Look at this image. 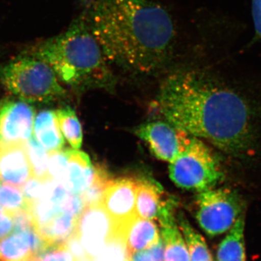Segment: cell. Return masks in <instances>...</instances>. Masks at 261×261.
<instances>
[{"mask_svg":"<svg viewBox=\"0 0 261 261\" xmlns=\"http://www.w3.org/2000/svg\"><path fill=\"white\" fill-rule=\"evenodd\" d=\"M158 108L173 126L233 157H245L252 149L246 101L202 70L185 68L168 75L160 88Z\"/></svg>","mask_w":261,"mask_h":261,"instance_id":"1","label":"cell"},{"mask_svg":"<svg viewBox=\"0 0 261 261\" xmlns=\"http://www.w3.org/2000/svg\"><path fill=\"white\" fill-rule=\"evenodd\" d=\"M109 63L152 74L172 61L177 29L167 10L152 0H93L86 15Z\"/></svg>","mask_w":261,"mask_h":261,"instance_id":"2","label":"cell"},{"mask_svg":"<svg viewBox=\"0 0 261 261\" xmlns=\"http://www.w3.org/2000/svg\"><path fill=\"white\" fill-rule=\"evenodd\" d=\"M34 56L47 63L70 85L99 88L113 83L109 62L86 17L76 19L61 35L41 44Z\"/></svg>","mask_w":261,"mask_h":261,"instance_id":"3","label":"cell"},{"mask_svg":"<svg viewBox=\"0 0 261 261\" xmlns=\"http://www.w3.org/2000/svg\"><path fill=\"white\" fill-rule=\"evenodd\" d=\"M1 80L8 90L27 102H53L65 93L53 68L36 57L10 62L2 70Z\"/></svg>","mask_w":261,"mask_h":261,"instance_id":"4","label":"cell"},{"mask_svg":"<svg viewBox=\"0 0 261 261\" xmlns=\"http://www.w3.org/2000/svg\"><path fill=\"white\" fill-rule=\"evenodd\" d=\"M169 175L176 186L199 192L215 187L223 178L214 153L195 137L187 150L171 163Z\"/></svg>","mask_w":261,"mask_h":261,"instance_id":"5","label":"cell"},{"mask_svg":"<svg viewBox=\"0 0 261 261\" xmlns=\"http://www.w3.org/2000/svg\"><path fill=\"white\" fill-rule=\"evenodd\" d=\"M197 197L196 219L209 236L229 231L239 219L245 217L243 198L231 189L213 187L199 192Z\"/></svg>","mask_w":261,"mask_h":261,"instance_id":"6","label":"cell"},{"mask_svg":"<svg viewBox=\"0 0 261 261\" xmlns=\"http://www.w3.org/2000/svg\"><path fill=\"white\" fill-rule=\"evenodd\" d=\"M136 134L141 140L145 141L158 159L169 163L187 150L193 138L168 121L145 123L139 127Z\"/></svg>","mask_w":261,"mask_h":261,"instance_id":"7","label":"cell"},{"mask_svg":"<svg viewBox=\"0 0 261 261\" xmlns=\"http://www.w3.org/2000/svg\"><path fill=\"white\" fill-rule=\"evenodd\" d=\"M112 219L102 204L85 206L77 221L75 233L89 256L94 259L115 235Z\"/></svg>","mask_w":261,"mask_h":261,"instance_id":"8","label":"cell"},{"mask_svg":"<svg viewBox=\"0 0 261 261\" xmlns=\"http://www.w3.org/2000/svg\"><path fill=\"white\" fill-rule=\"evenodd\" d=\"M137 181L133 178L111 179L103 195L101 204L112 219L118 238H121L122 231L137 216Z\"/></svg>","mask_w":261,"mask_h":261,"instance_id":"9","label":"cell"},{"mask_svg":"<svg viewBox=\"0 0 261 261\" xmlns=\"http://www.w3.org/2000/svg\"><path fill=\"white\" fill-rule=\"evenodd\" d=\"M34 110L24 102H9L0 108V145L25 144L32 137Z\"/></svg>","mask_w":261,"mask_h":261,"instance_id":"10","label":"cell"},{"mask_svg":"<svg viewBox=\"0 0 261 261\" xmlns=\"http://www.w3.org/2000/svg\"><path fill=\"white\" fill-rule=\"evenodd\" d=\"M47 247L36 227L13 232L0 240V261H31Z\"/></svg>","mask_w":261,"mask_h":261,"instance_id":"11","label":"cell"},{"mask_svg":"<svg viewBox=\"0 0 261 261\" xmlns=\"http://www.w3.org/2000/svg\"><path fill=\"white\" fill-rule=\"evenodd\" d=\"M32 177L25 145H0V181L21 189Z\"/></svg>","mask_w":261,"mask_h":261,"instance_id":"12","label":"cell"},{"mask_svg":"<svg viewBox=\"0 0 261 261\" xmlns=\"http://www.w3.org/2000/svg\"><path fill=\"white\" fill-rule=\"evenodd\" d=\"M121 238L130 255L150 248L159 241L161 237L159 226L154 221L136 216L122 231Z\"/></svg>","mask_w":261,"mask_h":261,"instance_id":"13","label":"cell"},{"mask_svg":"<svg viewBox=\"0 0 261 261\" xmlns=\"http://www.w3.org/2000/svg\"><path fill=\"white\" fill-rule=\"evenodd\" d=\"M68 152V171L63 183L70 193L81 195L93 181L95 168L85 152L74 149Z\"/></svg>","mask_w":261,"mask_h":261,"instance_id":"14","label":"cell"},{"mask_svg":"<svg viewBox=\"0 0 261 261\" xmlns=\"http://www.w3.org/2000/svg\"><path fill=\"white\" fill-rule=\"evenodd\" d=\"M168 199L163 198L162 188L147 180L137 181L136 214L142 219L157 220Z\"/></svg>","mask_w":261,"mask_h":261,"instance_id":"15","label":"cell"},{"mask_svg":"<svg viewBox=\"0 0 261 261\" xmlns=\"http://www.w3.org/2000/svg\"><path fill=\"white\" fill-rule=\"evenodd\" d=\"M34 137L48 152L63 149L64 137L60 129L56 112L44 111L38 114L34 124Z\"/></svg>","mask_w":261,"mask_h":261,"instance_id":"16","label":"cell"},{"mask_svg":"<svg viewBox=\"0 0 261 261\" xmlns=\"http://www.w3.org/2000/svg\"><path fill=\"white\" fill-rule=\"evenodd\" d=\"M164 245L165 261H191L175 216L159 222Z\"/></svg>","mask_w":261,"mask_h":261,"instance_id":"17","label":"cell"},{"mask_svg":"<svg viewBox=\"0 0 261 261\" xmlns=\"http://www.w3.org/2000/svg\"><path fill=\"white\" fill-rule=\"evenodd\" d=\"M79 217L60 213L48 224L38 228L37 231L47 247L53 245H65L75 233Z\"/></svg>","mask_w":261,"mask_h":261,"instance_id":"18","label":"cell"},{"mask_svg":"<svg viewBox=\"0 0 261 261\" xmlns=\"http://www.w3.org/2000/svg\"><path fill=\"white\" fill-rule=\"evenodd\" d=\"M245 217L241 218L229 230L218 249L216 261H246L244 240Z\"/></svg>","mask_w":261,"mask_h":261,"instance_id":"19","label":"cell"},{"mask_svg":"<svg viewBox=\"0 0 261 261\" xmlns=\"http://www.w3.org/2000/svg\"><path fill=\"white\" fill-rule=\"evenodd\" d=\"M178 228L186 240L191 261H214L205 240L192 227L184 214L177 216Z\"/></svg>","mask_w":261,"mask_h":261,"instance_id":"20","label":"cell"},{"mask_svg":"<svg viewBox=\"0 0 261 261\" xmlns=\"http://www.w3.org/2000/svg\"><path fill=\"white\" fill-rule=\"evenodd\" d=\"M56 113L62 135L72 148L80 149L83 140V134L74 111L68 107L58 110Z\"/></svg>","mask_w":261,"mask_h":261,"instance_id":"21","label":"cell"},{"mask_svg":"<svg viewBox=\"0 0 261 261\" xmlns=\"http://www.w3.org/2000/svg\"><path fill=\"white\" fill-rule=\"evenodd\" d=\"M24 145L28 154L33 176L44 181L49 179L48 176L49 152L33 137Z\"/></svg>","mask_w":261,"mask_h":261,"instance_id":"22","label":"cell"},{"mask_svg":"<svg viewBox=\"0 0 261 261\" xmlns=\"http://www.w3.org/2000/svg\"><path fill=\"white\" fill-rule=\"evenodd\" d=\"M111 178L102 168H95V174L92 184L82 192L80 196L84 205L88 206L101 203V201Z\"/></svg>","mask_w":261,"mask_h":261,"instance_id":"23","label":"cell"},{"mask_svg":"<svg viewBox=\"0 0 261 261\" xmlns=\"http://www.w3.org/2000/svg\"><path fill=\"white\" fill-rule=\"evenodd\" d=\"M0 205L10 214L20 210H28L21 189L8 184L0 185Z\"/></svg>","mask_w":261,"mask_h":261,"instance_id":"24","label":"cell"},{"mask_svg":"<svg viewBox=\"0 0 261 261\" xmlns=\"http://www.w3.org/2000/svg\"><path fill=\"white\" fill-rule=\"evenodd\" d=\"M69 149H61L49 152L48 161V176L49 179L55 181H64L68 161H69Z\"/></svg>","mask_w":261,"mask_h":261,"instance_id":"25","label":"cell"},{"mask_svg":"<svg viewBox=\"0 0 261 261\" xmlns=\"http://www.w3.org/2000/svg\"><path fill=\"white\" fill-rule=\"evenodd\" d=\"M126 245L122 239L115 237L106 245L94 261H128Z\"/></svg>","mask_w":261,"mask_h":261,"instance_id":"26","label":"cell"},{"mask_svg":"<svg viewBox=\"0 0 261 261\" xmlns=\"http://www.w3.org/2000/svg\"><path fill=\"white\" fill-rule=\"evenodd\" d=\"M48 180L44 181L39 178L32 177L21 187L28 207L45 198L47 193Z\"/></svg>","mask_w":261,"mask_h":261,"instance_id":"27","label":"cell"},{"mask_svg":"<svg viewBox=\"0 0 261 261\" xmlns=\"http://www.w3.org/2000/svg\"><path fill=\"white\" fill-rule=\"evenodd\" d=\"M37 261H74L65 245H53L46 248L37 257Z\"/></svg>","mask_w":261,"mask_h":261,"instance_id":"28","label":"cell"},{"mask_svg":"<svg viewBox=\"0 0 261 261\" xmlns=\"http://www.w3.org/2000/svg\"><path fill=\"white\" fill-rule=\"evenodd\" d=\"M84 205L80 195L69 193L66 196L61 205V212L79 217L83 211Z\"/></svg>","mask_w":261,"mask_h":261,"instance_id":"29","label":"cell"},{"mask_svg":"<svg viewBox=\"0 0 261 261\" xmlns=\"http://www.w3.org/2000/svg\"><path fill=\"white\" fill-rule=\"evenodd\" d=\"M65 245L70 253L71 254L74 261L91 257L86 251L85 249L84 248L80 239L75 233L67 240Z\"/></svg>","mask_w":261,"mask_h":261,"instance_id":"30","label":"cell"},{"mask_svg":"<svg viewBox=\"0 0 261 261\" xmlns=\"http://www.w3.org/2000/svg\"><path fill=\"white\" fill-rule=\"evenodd\" d=\"M252 17L254 36L251 44L261 41V0H252Z\"/></svg>","mask_w":261,"mask_h":261,"instance_id":"31","label":"cell"},{"mask_svg":"<svg viewBox=\"0 0 261 261\" xmlns=\"http://www.w3.org/2000/svg\"><path fill=\"white\" fill-rule=\"evenodd\" d=\"M13 226L11 216L0 205V239L9 234L13 231Z\"/></svg>","mask_w":261,"mask_h":261,"instance_id":"32","label":"cell"},{"mask_svg":"<svg viewBox=\"0 0 261 261\" xmlns=\"http://www.w3.org/2000/svg\"><path fill=\"white\" fill-rule=\"evenodd\" d=\"M128 261H154V260L149 250H144L130 254L128 257Z\"/></svg>","mask_w":261,"mask_h":261,"instance_id":"33","label":"cell"},{"mask_svg":"<svg viewBox=\"0 0 261 261\" xmlns=\"http://www.w3.org/2000/svg\"><path fill=\"white\" fill-rule=\"evenodd\" d=\"M75 261H94V259L92 257H88V258L82 259V260H77Z\"/></svg>","mask_w":261,"mask_h":261,"instance_id":"34","label":"cell"},{"mask_svg":"<svg viewBox=\"0 0 261 261\" xmlns=\"http://www.w3.org/2000/svg\"><path fill=\"white\" fill-rule=\"evenodd\" d=\"M31 261H37V258L34 259V260H31Z\"/></svg>","mask_w":261,"mask_h":261,"instance_id":"35","label":"cell"},{"mask_svg":"<svg viewBox=\"0 0 261 261\" xmlns=\"http://www.w3.org/2000/svg\"><path fill=\"white\" fill-rule=\"evenodd\" d=\"M0 108H1V106H0Z\"/></svg>","mask_w":261,"mask_h":261,"instance_id":"36","label":"cell"},{"mask_svg":"<svg viewBox=\"0 0 261 261\" xmlns=\"http://www.w3.org/2000/svg\"><path fill=\"white\" fill-rule=\"evenodd\" d=\"M0 185H1V183H0Z\"/></svg>","mask_w":261,"mask_h":261,"instance_id":"37","label":"cell"}]
</instances>
